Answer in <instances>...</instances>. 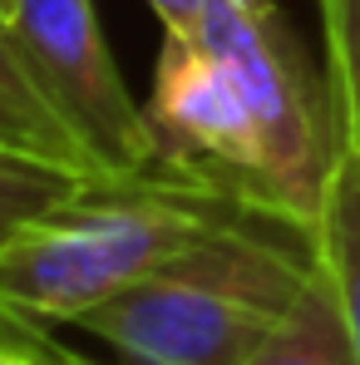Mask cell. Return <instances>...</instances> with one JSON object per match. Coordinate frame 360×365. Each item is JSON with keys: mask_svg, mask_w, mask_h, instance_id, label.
I'll return each mask as SVG.
<instances>
[{"mask_svg": "<svg viewBox=\"0 0 360 365\" xmlns=\"http://www.w3.org/2000/svg\"><path fill=\"white\" fill-rule=\"evenodd\" d=\"M148 119L178 173L212 168L237 202L311 237L341 123L282 5L207 0L197 30L163 40Z\"/></svg>", "mask_w": 360, "mask_h": 365, "instance_id": "obj_1", "label": "cell"}, {"mask_svg": "<svg viewBox=\"0 0 360 365\" xmlns=\"http://www.w3.org/2000/svg\"><path fill=\"white\" fill-rule=\"evenodd\" d=\"M232 187L192 173L99 178L0 247V316L84 321L178 252L227 227Z\"/></svg>", "mask_w": 360, "mask_h": 365, "instance_id": "obj_2", "label": "cell"}, {"mask_svg": "<svg viewBox=\"0 0 360 365\" xmlns=\"http://www.w3.org/2000/svg\"><path fill=\"white\" fill-rule=\"evenodd\" d=\"M311 272L316 257H292L227 222L74 326L133 365H252Z\"/></svg>", "mask_w": 360, "mask_h": 365, "instance_id": "obj_3", "label": "cell"}, {"mask_svg": "<svg viewBox=\"0 0 360 365\" xmlns=\"http://www.w3.org/2000/svg\"><path fill=\"white\" fill-rule=\"evenodd\" d=\"M15 40L40 89L60 109L69 133L104 178H163L178 173L148 109L133 104L119 64L104 45L94 0H15ZM197 178V173H192Z\"/></svg>", "mask_w": 360, "mask_h": 365, "instance_id": "obj_4", "label": "cell"}, {"mask_svg": "<svg viewBox=\"0 0 360 365\" xmlns=\"http://www.w3.org/2000/svg\"><path fill=\"white\" fill-rule=\"evenodd\" d=\"M0 143L104 178V173L89 163V153L79 148V138L69 133V123L60 119V109L50 104V94L40 89L35 69H30L20 40H15L10 10H0Z\"/></svg>", "mask_w": 360, "mask_h": 365, "instance_id": "obj_5", "label": "cell"}, {"mask_svg": "<svg viewBox=\"0 0 360 365\" xmlns=\"http://www.w3.org/2000/svg\"><path fill=\"white\" fill-rule=\"evenodd\" d=\"M311 257L331 282L346 341H351L360 365V158L346 143H341L336 173H331V187H326L321 217L311 227Z\"/></svg>", "mask_w": 360, "mask_h": 365, "instance_id": "obj_6", "label": "cell"}, {"mask_svg": "<svg viewBox=\"0 0 360 365\" xmlns=\"http://www.w3.org/2000/svg\"><path fill=\"white\" fill-rule=\"evenodd\" d=\"M252 365H356V351L346 341L341 311H336L331 282H326L321 267L311 272L301 302L292 306V316L282 321V331L267 341V351Z\"/></svg>", "mask_w": 360, "mask_h": 365, "instance_id": "obj_7", "label": "cell"}, {"mask_svg": "<svg viewBox=\"0 0 360 365\" xmlns=\"http://www.w3.org/2000/svg\"><path fill=\"white\" fill-rule=\"evenodd\" d=\"M89 182H99V178L0 143V247L15 232H25L30 222H40L45 212H55L60 202L79 197Z\"/></svg>", "mask_w": 360, "mask_h": 365, "instance_id": "obj_8", "label": "cell"}, {"mask_svg": "<svg viewBox=\"0 0 360 365\" xmlns=\"http://www.w3.org/2000/svg\"><path fill=\"white\" fill-rule=\"evenodd\" d=\"M326 25L331 64V104L341 123V143L360 158V0H316Z\"/></svg>", "mask_w": 360, "mask_h": 365, "instance_id": "obj_9", "label": "cell"}, {"mask_svg": "<svg viewBox=\"0 0 360 365\" xmlns=\"http://www.w3.org/2000/svg\"><path fill=\"white\" fill-rule=\"evenodd\" d=\"M148 5H153V15L163 20V35H187V30H197L202 10H207V0H148Z\"/></svg>", "mask_w": 360, "mask_h": 365, "instance_id": "obj_10", "label": "cell"}, {"mask_svg": "<svg viewBox=\"0 0 360 365\" xmlns=\"http://www.w3.org/2000/svg\"><path fill=\"white\" fill-rule=\"evenodd\" d=\"M30 356H35V365H89V361H79V356H64V351H50V346H30Z\"/></svg>", "mask_w": 360, "mask_h": 365, "instance_id": "obj_11", "label": "cell"}, {"mask_svg": "<svg viewBox=\"0 0 360 365\" xmlns=\"http://www.w3.org/2000/svg\"><path fill=\"white\" fill-rule=\"evenodd\" d=\"M0 365H35L30 346H0Z\"/></svg>", "mask_w": 360, "mask_h": 365, "instance_id": "obj_12", "label": "cell"}, {"mask_svg": "<svg viewBox=\"0 0 360 365\" xmlns=\"http://www.w3.org/2000/svg\"><path fill=\"white\" fill-rule=\"evenodd\" d=\"M10 5H15V0H0V10H10Z\"/></svg>", "mask_w": 360, "mask_h": 365, "instance_id": "obj_13", "label": "cell"}, {"mask_svg": "<svg viewBox=\"0 0 360 365\" xmlns=\"http://www.w3.org/2000/svg\"><path fill=\"white\" fill-rule=\"evenodd\" d=\"M257 5H277V0H257Z\"/></svg>", "mask_w": 360, "mask_h": 365, "instance_id": "obj_14", "label": "cell"}]
</instances>
